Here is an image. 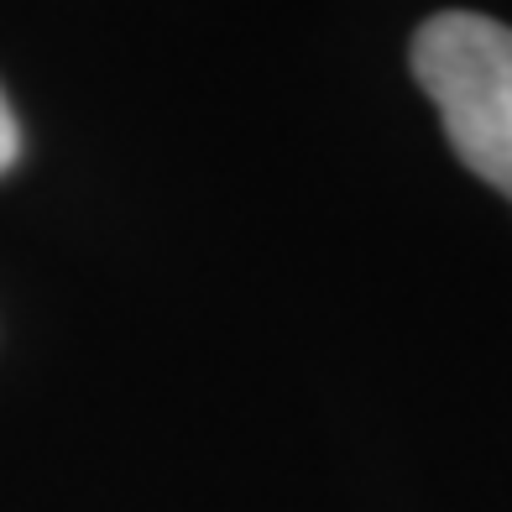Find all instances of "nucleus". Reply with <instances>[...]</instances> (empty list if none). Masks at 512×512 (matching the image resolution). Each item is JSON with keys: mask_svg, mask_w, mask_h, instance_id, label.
Returning <instances> with one entry per match:
<instances>
[{"mask_svg": "<svg viewBox=\"0 0 512 512\" xmlns=\"http://www.w3.org/2000/svg\"><path fill=\"white\" fill-rule=\"evenodd\" d=\"M413 74L460 162L512 199V27L476 11L434 16L413 37Z\"/></svg>", "mask_w": 512, "mask_h": 512, "instance_id": "f257e3e1", "label": "nucleus"}, {"mask_svg": "<svg viewBox=\"0 0 512 512\" xmlns=\"http://www.w3.org/2000/svg\"><path fill=\"white\" fill-rule=\"evenodd\" d=\"M16 152H21V131H16V115H11L6 95H0V173L16 162Z\"/></svg>", "mask_w": 512, "mask_h": 512, "instance_id": "f03ea898", "label": "nucleus"}]
</instances>
